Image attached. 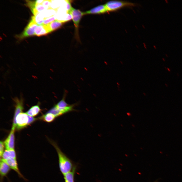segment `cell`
<instances>
[{
  "mask_svg": "<svg viewBox=\"0 0 182 182\" xmlns=\"http://www.w3.org/2000/svg\"><path fill=\"white\" fill-rule=\"evenodd\" d=\"M120 63L122 64H123V63L121 61H120Z\"/></svg>",
  "mask_w": 182,
  "mask_h": 182,
  "instance_id": "cell-27",
  "label": "cell"
},
{
  "mask_svg": "<svg viewBox=\"0 0 182 182\" xmlns=\"http://www.w3.org/2000/svg\"><path fill=\"white\" fill-rule=\"evenodd\" d=\"M16 104L15 109L13 120L12 128H16V119L17 116L21 113L23 109V100L22 98L19 99L16 98L14 99Z\"/></svg>",
  "mask_w": 182,
  "mask_h": 182,
  "instance_id": "cell-6",
  "label": "cell"
},
{
  "mask_svg": "<svg viewBox=\"0 0 182 182\" xmlns=\"http://www.w3.org/2000/svg\"><path fill=\"white\" fill-rule=\"evenodd\" d=\"M56 118L53 115L49 113H47L41 117V118L44 121L48 122H52Z\"/></svg>",
  "mask_w": 182,
  "mask_h": 182,
  "instance_id": "cell-17",
  "label": "cell"
},
{
  "mask_svg": "<svg viewBox=\"0 0 182 182\" xmlns=\"http://www.w3.org/2000/svg\"><path fill=\"white\" fill-rule=\"evenodd\" d=\"M11 158L16 159V153L14 150H6L4 152L1 159L6 160Z\"/></svg>",
  "mask_w": 182,
  "mask_h": 182,
  "instance_id": "cell-14",
  "label": "cell"
},
{
  "mask_svg": "<svg viewBox=\"0 0 182 182\" xmlns=\"http://www.w3.org/2000/svg\"><path fill=\"white\" fill-rule=\"evenodd\" d=\"M4 144L2 141H1L0 143V156L1 158H2L3 154L4 152Z\"/></svg>",
  "mask_w": 182,
  "mask_h": 182,
  "instance_id": "cell-22",
  "label": "cell"
},
{
  "mask_svg": "<svg viewBox=\"0 0 182 182\" xmlns=\"http://www.w3.org/2000/svg\"><path fill=\"white\" fill-rule=\"evenodd\" d=\"M31 19L38 25H43L45 19L43 15L42 12L39 13L35 16L32 17Z\"/></svg>",
  "mask_w": 182,
  "mask_h": 182,
  "instance_id": "cell-15",
  "label": "cell"
},
{
  "mask_svg": "<svg viewBox=\"0 0 182 182\" xmlns=\"http://www.w3.org/2000/svg\"><path fill=\"white\" fill-rule=\"evenodd\" d=\"M10 169V167L6 163L0 160V175L1 182H2L3 178L7 175Z\"/></svg>",
  "mask_w": 182,
  "mask_h": 182,
  "instance_id": "cell-11",
  "label": "cell"
},
{
  "mask_svg": "<svg viewBox=\"0 0 182 182\" xmlns=\"http://www.w3.org/2000/svg\"><path fill=\"white\" fill-rule=\"evenodd\" d=\"M52 1L44 0L42 5L47 9L51 8Z\"/></svg>",
  "mask_w": 182,
  "mask_h": 182,
  "instance_id": "cell-18",
  "label": "cell"
},
{
  "mask_svg": "<svg viewBox=\"0 0 182 182\" xmlns=\"http://www.w3.org/2000/svg\"><path fill=\"white\" fill-rule=\"evenodd\" d=\"M35 9L39 13L42 12L47 10L42 4L36 5Z\"/></svg>",
  "mask_w": 182,
  "mask_h": 182,
  "instance_id": "cell-20",
  "label": "cell"
},
{
  "mask_svg": "<svg viewBox=\"0 0 182 182\" xmlns=\"http://www.w3.org/2000/svg\"><path fill=\"white\" fill-rule=\"evenodd\" d=\"M15 129L12 128L10 132L4 142L6 150H14Z\"/></svg>",
  "mask_w": 182,
  "mask_h": 182,
  "instance_id": "cell-8",
  "label": "cell"
},
{
  "mask_svg": "<svg viewBox=\"0 0 182 182\" xmlns=\"http://www.w3.org/2000/svg\"><path fill=\"white\" fill-rule=\"evenodd\" d=\"M77 166L75 165L72 170L63 175L64 182H75V177Z\"/></svg>",
  "mask_w": 182,
  "mask_h": 182,
  "instance_id": "cell-12",
  "label": "cell"
},
{
  "mask_svg": "<svg viewBox=\"0 0 182 182\" xmlns=\"http://www.w3.org/2000/svg\"><path fill=\"white\" fill-rule=\"evenodd\" d=\"M36 119L30 116L26 113H21L17 117L16 119V128L20 129L32 123Z\"/></svg>",
  "mask_w": 182,
  "mask_h": 182,
  "instance_id": "cell-3",
  "label": "cell"
},
{
  "mask_svg": "<svg viewBox=\"0 0 182 182\" xmlns=\"http://www.w3.org/2000/svg\"><path fill=\"white\" fill-rule=\"evenodd\" d=\"M65 1L66 3V12L67 13L71 10L72 7V6L71 2H70V1L68 0H65Z\"/></svg>",
  "mask_w": 182,
  "mask_h": 182,
  "instance_id": "cell-23",
  "label": "cell"
},
{
  "mask_svg": "<svg viewBox=\"0 0 182 182\" xmlns=\"http://www.w3.org/2000/svg\"><path fill=\"white\" fill-rule=\"evenodd\" d=\"M44 1V0H38L35 1L36 5L42 4Z\"/></svg>",
  "mask_w": 182,
  "mask_h": 182,
  "instance_id": "cell-24",
  "label": "cell"
},
{
  "mask_svg": "<svg viewBox=\"0 0 182 182\" xmlns=\"http://www.w3.org/2000/svg\"><path fill=\"white\" fill-rule=\"evenodd\" d=\"M40 111V109L38 105L31 107L26 112V113L31 117H34L37 115Z\"/></svg>",
  "mask_w": 182,
  "mask_h": 182,
  "instance_id": "cell-16",
  "label": "cell"
},
{
  "mask_svg": "<svg viewBox=\"0 0 182 182\" xmlns=\"http://www.w3.org/2000/svg\"><path fill=\"white\" fill-rule=\"evenodd\" d=\"M55 19V17L54 16L48 18L44 20L43 25H47Z\"/></svg>",
  "mask_w": 182,
  "mask_h": 182,
  "instance_id": "cell-21",
  "label": "cell"
},
{
  "mask_svg": "<svg viewBox=\"0 0 182 182\" xmlns=\"http://www.w3.org/2000/svg\"><path fill=\"white\" fill-rule=\"evenodd\" d=\"M35 35L38 36L45 35L49 33L46 25H37L35 31Z\"/></svg>",
  "mask_w": 182,
  "mask_h": 182,
  "instance_id": "cell-13",
  "label": "cell"
},
{
  "mask_svg": "<svg viewBox=\"0 0 182 182\" xmlns=\"http://www.w3.org/2000/svg\"><path fill=\"white\" fill-rule=\"evenodd\" d=\"M52 145L55 148L57 153L60 170L63 175L71 171L75 165L72 161L61 150L56 143L51 141Z\"/></svg>",
  "mask_w": 182,
  "mask_h": 182,
  "instance_id": "cell-1",
  "label": "cell"
},
{
  "mask_svg": "<svg viewBox=\"0 0 182 182\" xmlns=\"http://www.w3.org/2000/svg\"><path fill=\"white\" fill-rule=\"evenodd\" d=\"M136 5L131 2L119 0L110 1L105 4L108 12L116 11L124 7H134Z\"/></svg>",
  "mask_w": 182,
  "mask_h": 182,
  "instance_id": "cell-2",
  "label": "cell"
},
{
  "mask_svg": "<svg viewBox=\"0 0 182 182\" xmlns=\"http://www.w3.org/2000/svg\"><path fill=\"white\" fill-rule=\"evenodd\" d=\"M69 20L56 19L46 25L49 33H50L60 28L65 22Z\"/></svg>",
  "mask_w": 182,
  "mask_h": 182,
  "instance_id": "cell-9",
  "label": "cell"
},
{
  "mask_svg": "<svg viewBox=\"0 0 182 182\" xmlns=\"http://www.w3.org/2000/svg\"><path fill=\"white\" fill-rule=\"evenodd\" d=\"M27 5L30 8L31 11L35 8L36 6L35 1H27Z\"/></svg>",
  "mask_w": 182,
  "mask_h": 182,
  "instance_id": "cell-19",
  "label": "cell"
},
{
  "mask_svg": "<svg viewBox=\"0 0 182 182\" xmlns=\"http://www.w3.org/2000/svg\"><path fill=\"white\" fill-rule=\"evenodd\" d=\"M108 11L104 5H100L84 12L86 14H99L105 13Z\"/></svg>",
  "mask_w": 182,
  "mask_h": 182,
  "instance_id": "cell-10",
  "label": "cell"
},
{
  "mask_svg": "<svg viewBox=\"0 0 182 182\" xmlns=\"http://www.w3.org/2000/svg\"><path fill=\"white\" fill-rule=\"evenodd\" d=\"M67 13L71 16L76 31L77 32L78 30L79 23L81 18L84 15V12L72 7L71 10Z\"/></svg>",
  "mask_w": 182,
  "mask_h": 182,
  "instance_id": "cell-4",
  "label": "cell"
},
{
  "mask_svg": "<svg viewBox=\"0 0 182 182\" xmlns=\"http://www.w3.org/2000/svg\"><path fill=\"white\" fill-rule=\"evenodd\" d=\"M143 94L145 96H146V94L144 93H143Z\"/></svg>",
  "mask_w": 182,
  "mask_h": 182,
  "instance_id": "cell-26",
  "label": "cell"
},
{
  "mask_svg": "<svg viewBox=\"0 0 182 182\" xmlns=\"http://www.w3.org/2000/svg\"><path fill=\"white\" fill-rule=\"evenodd\" d=\"M117 85H118V86H120V83L118 82H117Z\"/></svg>",
  "mask_w": 182,
  "mask_h": 182,
  "instance_id": "cell-25",
  "label": "cell"
},
{
  "mask_svg": "<svg viewBox=\"0 0 182 182\" xmlns=\"http://www.w3.org/2000/svg\"><path fill=\"white\" fill-rule=\"evenodd\" d=\"M1 160L6 163L11 169L16 172L20 177L24 179H26L19 171L16 159L11 158L6 160L1 159Z\"/></svg>",
  "mask_w": 182,
  "mask_h": 182,
  "instance_id": "cell-7",
  "label": "cell"
},
{
  "mask_svg": "<svg viewBox=\"0 0 182 182\" xmlns=\"http://www.w3.org/2000/svg\"><path fill=\"white\" fill-rule=\"evenodd\" d=\"M165 1L166 2H167V3H168V2H167V0H165Z\"/></svg>",
  "mask_w": 182,
  "mask_h": 182,
  "instance_id": "cell-28",
  "label": "cell"
},
{
  "mask_svg": "<svg viewBox=\"0 0 182 182\" xmlns=\"http://www.w3.org/2000/svg\"><path fill=\"white\" fill-rule=\"evenodd\" d=\"M37 25L31 19L24 32L18 37L20 39L35 35V29Z\"/></svg>",
  "mask_w": 182,
  "mask_h": 182,
  "instance_id": "cell-5",
  "label": "cell"
}]
</instances>
